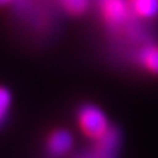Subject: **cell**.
<instances>
[{"label": "cell", "mask_w": 158, "mask_h": 158, "mask_svg": "<svg viewBox=\"0 0 158 158\" xmlns=\"http://www.w3.org/2000/svg\"><path fill=\"white\" fill-rule=\"evenodd\" d=\"M78 120L79 126L85 132V135L94 138V139H98L110 129L106 114L95 106H84L79 110Z\"/></svg>", "instance_id": "1"}, {"label": "cell", "mask_w": 158, "mask_h": 158, "mask_svg": "<svg viewBox=\"0 0 158 158\" xmlns=\"http://www.w3.org/2000/svg\"><path fill=\"white\" fill-rule=\"evenodd\" d=\"M101 13L110 25H122L130 15V6L126 0H100Z\"/></svg>", "instance_id": "2"}, {"label": "cell", "mask_w": 158, "mask_h": 158, "mask_svg": "<svg viewBox=\"0 0 158 158\" xmlns=\"http://www.w3.org/2000/svg\"><path fill=\"white\" fill-rule=\"evenodd\" d=\"M97 158H113V154L116 151V147L118 143V135L114 129H108L102 136L97 139Z\"/></svg>", "instance_id": "3"}, {"label": "cell", "mask_w": 158, "mask_h": 158, "mask_svg": "<svg viewBox=\"0 0 158 158\" xmlns=\"http://www.w3.org/2000/svg\"><path fill=\"white\" fill-rule=\"evenodd\" d=\"M72 143H73V141H72V136L69 132L56 130L51 133L50 139H48V151L56 157L64 155L72 148Z\"/></svg>", "instance_id": "4"}, {"label": "cell", "mask_w": 158, "mask_h": 158, "mask_svg": "<svg viewBox=\"0 0 158 158\" xmlns=\"http://www.w3.org/2000/svg\"><path fill=\"white\" fill-rule=\"evenodd\" d=\"M130 10L141 18H154L158 15V0H129Z\"/></svg>", "instance_id": "5"}, {"label": "cell", "mask_w": 158, "mask_h": 158, "mask_svg": "<svg viewBox=\"0 0 158 158\" xmlns=\"http://www.w3.org/2000/svg\"><path fill=\"white\" fill-rule=\"evenodd\" d=\"M139 60L143 68L152 73H158V47L157 45H147L139 53Z\"/></svg>", "instance_id": "6"}, {"label": "cell", "mask_w": 158, "mask_h": 158, "mask_svg": "<svg viewBox=\"0 0 158 158\" xmlns=\"http://www.w3.org/2000/svg\"><path fill=\"white\" fill-rule=\"evenodd\" d=\"M62 5L69 13L81 15L88 7V0H62Z\"/></svg>", "instance_id": "7"}, {"label": "cell", "mask_w": 158, "mask_h": 158, "mask_svg": "<svg viewBox=\"0 0 158 158\" xmlns=\"http://www.w3.org/2000/svg\"><path fill=\"white\" fill-rule=\"evenodd\" d=\"M10 102H12L10 92L6 89L5 86H0V124L3 123V120H5L6 116H7Z\"/></svg>", "instance_id": "8"}, {"label": "cell", "mask_w": 158, "mask_h": 158, "mask_svg": "<svg viewBox=\"0 0 158 158\" xmlns=\"http://www.w3.org/2000/svg\"><path fill=\"white\" fill-rule=\"evenodd\" d=\"M13 0H0V6H5V5H9V3H12Z\"/></svg>", "instance_id": "9"}]
</instances>
